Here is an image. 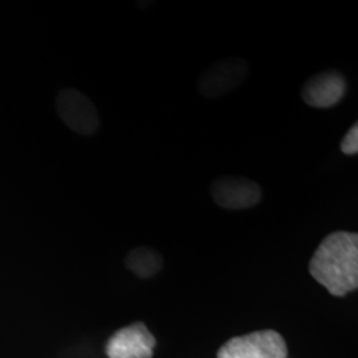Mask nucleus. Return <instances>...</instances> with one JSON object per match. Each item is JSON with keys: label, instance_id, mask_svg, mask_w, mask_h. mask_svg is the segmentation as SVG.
<instances>
[{"label": "nucleus", "instance_id": "nucleus-1", "mask_svg": "<svg viewBox=\"0 0 358 358\" xmlns=\"http://www.w3.org/2000/svg\"><path fill=\"white\" fill-rule=\"evenodd\" d=\"M309 272L329 294L343 297L358 287V235L334 231L322 239L309 262Z\"/></svg>", "mask_w": 358, "mask_h": 358}, {"label": "nucleus", "instance_id": "nucleus-2", "mask_svg": "<svg viewBox=\"0 0 358 358\" xmlns=\"http://www.w3.org/2000/svg\"><path fill=\"white\" fill-rule=\"evenodd\" d=\"M288 349L275 331H260L234 337L217 350V358H287Z\"/></svg>", "mask_w": 358, "mask_h": 358}, {"label": "nucleus", "instance_id": "nucleus-3", "mask_svg": "<svg viewBox=\"0 0 358 358\" xmlns=\"http://www.w3.org/2000/svg\"><path fill=\"white\" fill-rule=\"evenodd\" d=\"M248 76V63L242 57H229L207 66L198 78V90L210 100L223 97L239 88Z\"/></svg>", "mask_w": 358, "mask_h": 358}, {"label": "nucleus", "instance_id": "nucleus-4", "mask_svg": "<svg viewBox=\"0 0 358 358\" xmlns=\"http://www.w3.org/2000/svg\"><path fill=\"white\" fill-rule=\"evenodd\" d=\"M56 109L65 125L78 134H94L100 127L96 106L80 90H62L56 97Z\"/></svg>", "mask_w": 358, "mask_h": 358}, {"label": "nucleus", "instance_id": "nucleus-5", "mask_svg": "<svg viewBox=\"0 0 358 358\" xmlns=\"http://www.w3.org/2000/svg\"><path fill=\"white\" fill-rule=\"evenodd\" d=\"M214 202L227 210H247L260 203L263 192L252 179L241 176H223L211 185Z\"/></svg>", "mask_w": 358, "mask_h": 358}, {"label": "nucleus", "instance_id": "nucleus-6", "mask_svg": "<svg viewBox=\"0 0 358 358\" xmlns=\"http://www.w3.org/2000/svg\"><path fill=\"white\" fill-rule=\"evenodd\" d=\"M155 346L153 334L143 322H136L115 332L106 344L109 358H152Z\"/></svg>", "mask_w": 358, "mask_h": 358}, {"label": "nucleus", "instance_id": "nucleus-7", "mask_svg": "<svg viewBox=\"0 0 358 358\" xmlns=\"http://www.w3.org/2000/svg\"><path fill=\"white\" fill-rule=\"evenodd\" d=\"M345 93L344 75L340 71L328 69L308 78L301 90V97L312 108L327 109L343 101Z\"/></svg>", "mask_w": 358, "mask_h": 358}, {"label": "nucleus", "instance_id": "nucleus-8", "mask_svg": "<svg viewBox=\"0 0 358 358\" xmlns=\"http://www.w3.org/2000/svg\"><path fill=\"white\" fill-rule=\"evenodd\" d=\"M127 264L136 275L150 278L162 267V259L150 248H137L129 254Z\"/></svg>", "mask_w": 358, "mask_h": 358}, {"label": "nucleus", "instance_id": "nucleus-9", "mask_svg": "<svg viewBox=\"0 0 358 358\" xmlns=\"http://www.w3.org/2000/svg\"><path fill=\"white\" fill-rule=\"evenodd\" d=\"M340 149L346 155H356L358 153V125L355 124L348 130L344 138L341 140Z\"/></svg>", "mask_w": 358, "mask_h": 358}]
</instances>
